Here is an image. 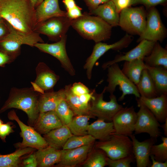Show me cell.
Listing matches in <instances>:
<instances>
[{"label":"cell","mask_w":167,"mask_h":167,"mask_svg":"<svg viewBox=\"0 0 167 167\" xmlns=\"http://www.w3.org/2000/svg\"><path fill=\"white\" fill-rule=\"evenodd\" d=\"M0 16L18 31L25 33L34 32L35 8L30 0H0Z\"/></svg>","instance_id":"obj_1"},{"label":"cell","mask_w":167,"mask_h":167,"mask_svg":"<svg viewBox=\"0 0 167 167\" xmlns=\"http://www.w3.org/2000/svg\"><path fill=\"white\" fill-rule=\"evenodd\" d=\"M41 93L29 88L11 89L8 97L0 109V114L7 110L16 108L27 114L28 125L33 126L39 114V99Z\"/></svg>","instance_id":"obj_2"},{"label":"cell","mask_w":167,"mask_h":167,"mask_svg":"<svg viewBox=\"0 0 167 167\" xmlns=\"http://www.w3.org/2000/svg\"><path fill=\"white\" fill-rule=\"evenodd\" d=\"M71 26L83 38L96 43L108 40L111 35L112 27L99 17L87 13L72 20Z\"/></svg>","instance_id":"obj_3"},{"label":"cell","mask_w":167,"mask_h":167,"mask_svg":"<svg viewBox=\"0 0 167 167\" xmlns=\"http://www.w3.org/2000/svg\"><path fill=\"white\" fill-rule=\"evenodd\" d=\"M9 24V32L0 39V50L8 54L14 60L20 54L22 45L33 47L36 43H44L39 34L34 32L24 33L15 29Z\"/></svg>","instance_id":"obj_4"},{"label":"cell","mask_w":167,"mask_h":167,"mask_svg":"<svg viewBox=\"0 0 167 167\" xmlns=\"http://www.w3.org/2000/svg\"><path fill=\"white\" fill-rule=\"evenodd\" d=\"M107 69L108 85L105 87L106 92L110 94H113L116 87L118 86L122 92V95L118 99V101H123L127 95H134L136 98L140 97L136 86L123 73L117 63L111 65Z\"/></svg>","instance_id":"obj_5"},{"label":"cell","mask_w":167,"mask_h":167,"mask_svg":"<svg viewBox=\"0 0 167 167\" xmlns=\"http://www.w3.org/2000/svg\"><path fill=\"white\" fill-rule=\"evenodd\" d=\"M96 147L103 151L112 160L123 158L132 154V142L129 136L113 133L108 139L96 143Z\"/></svg>","instance_id":"obj_6"},{"label":"cell","mask_w":167,"mask_h":167,"mask_svg":"<svg viewBox=\"0 0 167 167\" xmlns=\"http://www.w3.org/2000/svg\"><path fill=\"white\" fill-rule=\"evenodd\" d=\"M147 13L143 6L125 8L119 13L118 26L127 33L139 36L145 28Z\"/></svg>","instance_id":"obj_7"},{"label":"cell","mask_w":167,"mask_h":167,"mask_svg":"<svg viewBox=\"0 0 167 167\" xmlns=\"http://www.w3.org/2000/svg\"><path fill=\"white\" fill-rule=\"evenodd\" d=\"M106 92L105 87L102 92L97 93L94 89L90 101V112L93 117L105 121H112L114 115L123 107L119 104L116 96L113 94H110V101H106L103 99L104 94Z\"/></svg>","instance_id":"obj_8"},{"label":"cell","mask_w":167,"mask_h":167,"mask_svg":"<svg viewBox=\"0 0 167 167\" xmlns=\"http://www.w3.org/2000/svg\"><path fill=\"white\" fill-rule=\"evenodd\" d=\"M7 118L9 120L17 122L20 128V135L23 140L22 142L14 144L15 148L18 149L29 147L38 150L48 146L43 137L32 126L24 123L20 119L15 110H12L8 113Z\"/></svg>","instance_id":"obj_9"},{"label":"cell","mask_w":167,"mask_h":167,"mask_svg":"<svg viewBox=\"0 0 167 167\" xmlns=\"http://www.w3.org/2000/svg\"><path fill=\"white\" fill-rule=\"evenodd\" d=\"M71 20L67 16L52 17L36 24L33 31L46 36L49 40L57 42L66 35Z\"/></svg>","instance_id":"obj_10"},{"label":"cell","mask_w":167,"mask_h":167,"mask_svg":"<svg viewBox=\"0 0 167 167\" xmlns=\"http://www.w3.org/2000/svg\"><path fill=\"white\" fill-rule=\"evenodd\" d=\"M148 9L145 28L143 33L139 36L137 42H139L145 40L161 42L167 36V29L156 7Z\"/></svg>","instance_id":"obj_11"},{"label":"cell","mask_w":167,"mask_h":167,"mask_svg":"<svg viewBox=\"0 0 167 167\" xmlns=\"http://www.w3.org/2000/svg\"><path fill=\"white\" fill-rule=\"evenodd\" d=\"M133 40V37L126 33L118 41L111 44L101 42L96 43L91 55L87 59L84 66L88 79H91L93 67L97 60L109 50H119L128 47Z\"/></svg>","instance_id":"obj_12"},{"label":"cell","mask_w":167,"mask_h":167,"mask_svg":"<svg viewBox=\"0 0 167 167\" xmlns=\"http://www.w3.org/2000/svg\"><path fill=\"white\" fill-rule=\"evenodd\" d=\"M137 102L139 109L137 112V117L135 126V134L146 133L151 137L156 139L161 134L159 122L147 107L138 101Z\"/></svg>","instance_id":"obj_13"},{"label":"cell","mask_w":167,"mask_h":167,"mask_svg":"<svg viewBox=\"0 0 167 167\" xmlns=\"http://www.w3.org/2000/svg\"><path fill=\"white\" fill-rule=\"evenodd\" d=\"M67 35L63 36L59 41L52 44L37 43L34 46L41 51L48 54L57 59L62 67L70 75L74 76L75 71L67 55L66 45Z\"/></svg>","instance_id":"obj_14"},{"label":"cell","mask_w":167,"mask_h":167,"mask_svg":"<svg viewBox=\"0 0 167 167\" xmlns=\"http://www.w3.org/2000/svg\"><path fill=\"white\" fill-rule=\"evenodd\" d=\"M137 117V112L133 106L123 107L113 118L115 132L130 137L134 131Z\"/></svg>","instance_id":"obj_15"},{"label":"cell","mask_w":167,"mask_h":167,"mask_svg":"<svg viewBox=\"0 0 167 167\" xmlns=\"http://www.w3.org/2000/svg\"><path fill=\"white\" fill-rule=\"evenodd\" d=\"M36 78L31 82L35 90L41 94L53 91V88L59 79L47 65L43 62L39 63L36 68Z\"/></svg>","instance_id":"obj_16"},{"label":"cell","mask_w":167,"mask_h":167,"mask_svg":"<svg viewBox=\"0 0 167 167\" xmlns=\"http://www.w3.org/2000/svg\"><path fill=\"white\" fill-rule=\"evenodd\" d=\"M156 42L144 40L140 41L139 44L130 50L117 55L114 59L106 62L102 66L105 70L111 65L122 61H130L138 59H143L151 53Z\"/></svg>","instance_id":"obj_17"},{"label":"cell","mask_w":167,"mask_h":167,"mask_svg":"<svg viewBox=\"0 0 167 167\" xmlns=\"http://www.w3.org/2000/svg\"><path fill=\"white\" fill-rule=\"evenodd\" d=\"M93 143L70 149H62L58 167H72L83 163L92 150Z\"/></svg>","instance_id":"obj_18"},{"label":"cell","mask_w":167,"mask_h":167,"mask_svg":"<svg viewBox=\"0 0 167 167\" xmlns=\"http://www.w3.org/2000/svg\"><path fill=\"white\" fill-rule=\"evenodd\" d=\"M132 142L133 153L137 167H150V152L152 146L156 139L151 137L142 142L139 141L133 134L130 136Z\"/></svg>","instance_id":"obj_19"},{"label":"cell","mask_w":167,"mask_h":167,"mask_svg":"<svg viewBox=\"0 0 167 167\" xmlns=\"http://www.w3.org/2000/svg\"><path fill=\"white\" fill-rule=\"evenodd\" d=\"M136 98L137 101L150 110L159 122H164L167 118V94H163L152 98L140 96Z\"/></svg>","instance_id":"obj_20"},{"label":"cell","mask_w":167,"mask_h":167,"mask_svg":"<svg viewBox=\"0 0 167 167\" xmlns=\"http://www.w3.org/2000/svg\"><path fill=\"white\" fill-rule=\"evenodd\" d=\"M36 25L49 18L67 16L66 12L61 10L58 0H44L35 8Z\"/></svg>","instance_id":"obj_21"},{"label":"cell","mask_w":167,"mask_h":167,"mask_svg":"<svg viewBox=\"0 0 167 167\" xmlns=\"http://www.w3.org/2000/svg\"><path fill=\"white\" fill-rule=\"evenodd\" d=\"M63 124L54 110L40 113L33 127L41 135L45 134Z\"/></svg>","instance_id":"obj_22"},{"label":"cell","mask_w":167,"mask_h":167,"mask_svg":"<svg viewBox=\"0 0 167 167\" xmlns=\"http://www.w3.org/2000/svg\"><path fill=\"white\" fill-rule=\"evenodd\" d=\"M88 14L99 17L112 27L118 26L119 13L112 0L90 11Z\"/></svg>","instance_id":"obj_23"},{"label":"cell","mask_w":167,"mask_h":167,"mask_svg":"<svg viewBox=\"0 0 167 167\" xmlns=\"http://www.w3.org/2000/svg\"><path fill=\"white\" fill-rule=\"evenodd\" d=\"M65 97L64 88L57 91L53 90L41 94L38 103L39 112L55 110L58 104Z\"/></svg>","instance_id":"obj_24"},{"label":"cell","mask_w":167,"mask_h":167,"mask_svg":"<svg viewBox=\"0 0 167 167\" xmlns=\"http://www.w3.org/2000/svg\"><path fill=\"white\" fill-rule=\"evenodd\" d=\"M73 135L67 126L63 125L44 135L43 137L48 146L60 149L62 148L68 139Z\"/></svg>","instance_id":"obj_25"},{"label":"cell","mask_w":167,"mask_h":167,"mask_svg":"<svg viewBox=\"0 0 167 167\" xmlns=\"http://www.w3.org/2000/svg\"><path fill=\"white\" fill-rule=\"evenodd\" d=\"M61 150L48 146L35 152L38 167H51L59 161Z\"/></svg>","instance_id":"obj_26"},{"label":"cell","mask_w":167,"mask_h":167,"mask_svg":"<svg viewBox=\"0 0 167 167\" xmlns=\"http://www.w3.org/2000/svg\"><path fill=\"white\" fill-rule=\"evenodd\" d=\"M114 132L112 121L106 122L104 120L100 119L89 124L88 130V134L92 135L96 140L99 141L108 139Z\"/></svg>","instance_id":"obj_27"},{"label":"cell","mask_w":167,"mask_h":167,"mask_svg":"<svg viewBox=\"0 0 167 167\" xmlns=\"http://www.w3.org/2000/svg\"><path fill=\"white\" fill-rule=\"evenodd\" d=\"M71 84L66 85L64 88L65 100L69 107L75 115L92 116L90 112V103L85 104L83 103L80 101L79 97L72 92L71 89Z\"/></svg>","instance_id":"obj_28"},{"label":"cell","mask_w":167,"mask_h":167,"mask_svg":"<svg viewBox=\"0 0 167 167\" xmlns=\"http://www.w3.org/2000/svg\"><path fill=\"white\" fill-rule=\"evenodd\" d=\"M143 60L148 66H161L167 69V50L158 42H156L150 54L145 57Z\"/></svg>","instance_id":"obj_29"},{"label":"cell","mask_w":167,"mask_h":167,"mask_svg":"<svg viewBox=\"0 0 167 167\" xmlns=\"http://www.w3.org/2000/svg\"><path fill=\"white\" fill-rule=\"evenodd\" d=\"M146 69L143 59L125 61L121 69L123 73L135 85L139 83L143 71Z\"/></svg>","instance_id":"obj_30"},{"label":"cell","mask_w":167,"mask_h":167,"mask_svg":"<svg viewBox=\"0 0 167 167\" xmlns=\"http://www.w3.org/2000/svg\"><path fill=\"white\" fill-rule=\"evenodd\" d=\"M36 149L31 147L16 149L14 152L0 155V167L21 166L24 156L34 152Z\"/></svg>","instance_id":"obj_31"},{"label":"cell","mask_w":167,"mask_h":167,"mask_svg":"<svg viewBox=\"0 0 167 167\" xmlns=\"http://www.w3.org/2000/svg\"><path fill=\"white\" fill-rule=\"evenodd\" d=\"M146 69L154 82L158 96L167 94V69L161 66L151 67L147 65Z\"/></svg>","instance_id":"obj_32"},{"label":"cell","mask_w":167,"mask_h":167,"mask_svg":"<svg viewBox=\"0 0 167 167\" xmlns=\"http://www.w3.org/2000/svg\"><path fill=\"white\" fill-rule=\"evenodd\" d=\"M136 86L141 96L152 98L158 96L154 82L147 69L143 71L139 81Z\"/></svg>","instance_id":"obj_33"},{"label":"cell","mask_w":167,"mask_h":167,"mask_svg":"<svg viewBox=\"0 0 167 167\" xmlns=\"http://www.w3.org/2000/svg\"><path fill=\"white\" fill-rule=\"evenodd\" d=\"M93 118L90 115H76L67 125L71 134L75 135L88 134V130L90 118Z\"/></svg>","instance_id":"obj_34"},{"label":"cell","mask_w":167,"mask_h":167,"mask_svg":"<svg viewBox=\"0 0 167 167\" xmlns=\"http://www.w3.org/2000/svg\"><path fill=\"white\" fill-rule=\"evenodd\" d=\"M92 154L83 163L85 167H104L107 165V159L108 157L102 150L96 147Z\"/></svg>","instance_id":"obj_35"},{"label":"cell","mask_w":167,"mask_h":167,"mask_svg":"<svg viewBox=\"0 0 167 167\" xmlns=\"http://www.w3.org/2000/svg\"><path fill=\"white\" fill-rule=\"evenodd\" d=\"M95 140L96 139L89 134L79 136L73 135L67 140L62 149H72L94 143Z\"/></svg>","instance_id":"obj_36"},{"label":"cell","mask_w":167,"mask_h":167,"mask_svg":"<svg viewBox=\"0 0 167 167\" xmlns=\"http://www.w3.org/2000/svg\"><path fill=\"white\" fill-rule=\"evenodd\" d=\"M54 111L63 125L67 126L71 122L75 115L65 98L60 102Z\"/></svg>","instance_id":"obj_37"},{"label":"cell","mask_w":167,"mask_h":167,"mask_svg":"<svg viewBox=\"0 0 167 167\" xmlns=\"http://www.w3.org/2000/svg\"><path fill=\"white\" fill-rule=\"evenodd\" d=\"M161 139L162 143L152 146L150 156L156 161L164 162L167 160V137L162 136Z\"/></svg>","instance_id":"obj_38"},{"label":"cell","mask_w":167,"mask_h":167,"mask_svg":"<svg viewBox=\"0 0 167 167\" xmlns=\"http://www.w3.org/2000/svg\"><path fill=\"white\" fill-rule=\"evenodd\" d=\"M135 161L133 154L116 160L107 159V165L110 167H131V164Z\"/></svg>","instance_id":"obj_39"},{"label":"cell","mask_w":167,"mask_h":167,"mask_svg":"<svg viewBox=\"0 0 167 167\" xmlns=\"http://www.w3.org/2000/svg\"><path fill=\"white\" fill-rule=\"evenodd\" d=\"M15 126L13 123L11 122L3 123L0 126V139L3 142H6V137L14 132L13 129Z\"/></svg>","instance_id":"obj_40"},{"label":"cell","mask_w":167,"mask_h":167,"mask_svg":"<svg viewBox=\"0 0 167 167\" xmlns=\"http://www.w3.org/2000/svg\"><path fill=\"white\" fill-rule=\"evenodd\" d=\"M71 89L74 94L79 96L91 91L86 86L80 82L74 83L71 85Z\"/></svg>","instance_id":"obj_41"},{"label":"cell","mask_w":167,"mask_h":167,"mask_svg":"<svg viewBox=\"0 0 167 167\" xmlns=\"http://www.w3.org/2000/svg\"><path fill=\"white\" fill-rule=\"evenodd\" d=\"M167 2V0H135V5L141 4L148 9L159 5H165Z\"/></svg>","instance_id":"obj_42"},{"label":"cell","mask_w":167,"mask_h":167,"mask_svg":"<svg viewBox=\"0 0 167 167\" xmlns=\"http://www.w3.org/2000/svg\"><path fill=\"white\" fill-rule=\"evenodd\" d=\"M119 13L123 9L135 5V0H112Z\"/></svg>","instance_id":"obj_43"},{"label":"cell","mask_w":167,"mask_h":167,"mask_svg":"<svg viewBox=\"0 0 167 167\" xmlns=\"http://www.w3.org/2000/svg\"><path fill=\"white\" fill-rule=\"evenodd\" d=\"M37 162L35 152L29 154L25 158L23 159L21 166L24 167H36Z\"/></svg>","instance_id":"obj_44"},{"label":"cell","mask_w":167,"mask_h":167,"mask_svg":"<svg viewBox=\"0 0 167 167\" xmlns=\"http://www.w3.org/2000/svg\"><path fill=\"white\" fill-rule=\"evenodd\" d=\"M82 8L77 5L75 7L67 10V17L71 20L76 19L83 15Z\"/></svg>","instance_id":"obj_45"},{"label":"cell","mask_w":167,"mask_h":167,"mask_svg":"<svg viewBox=\"0 0 167 167\" xmlns=\"http://www.w3.org/2000/svg\"><path fill=\"white\" fill-rule=\"evenodd\" d=\"M9 32V24L0 16V39L7 35Z\"/></svg>","instance_id":"obj_46"},{"label":"cell","mask_w":167,"mask_h":167,"mask_svg":"<svg viewBox=\"0 0 167 167\" xmlns=\"http://www.w3.org/2000/svg\"><path fill=\"white\" fill-rule=\"evenodd\" d=\"M110 0H84L90 11L94 9L99 5Z\"/></svg>","instance_id":"obj_47"},{"label":"cell","mask_w":167,"mask_h":167,"mask_svg":"<svg viewBox=\"0 0 167 167\" xmlns=\"http://www.w3.org/2000/svg\"><path fill=\"white\" fill-rule=\"evenodd\" d=\"M14 60L8 54L0 50V67L3 66L5 64L9 63Z\"/></svg>","instance_id":"obj_48"},{"label":"cell","mask_w":167,"mask_h":167,"mask_svg":"<svg viewBox=\"0 0 167 167\" xmlns=\"http://www.w3.org/2000/svg\"><path fill=\"white\" fill-rule=\"evenodd\" d=\"M94 90V89L89 93L84 94L79 96L80 101L84 104H89L92 98Z\"/></svg>","instance_id":"obj_49"},{"label":"cell","mask_w":167,"mask_h":167,"mask_svg":"<svg viewBox=\"0 0 167 167\" xmlns=\"http://www.w3.org/2000/svg\"><path fill=\"white\" fill-rule=\"evenodd\" d=\"M152 161L150 167H167V160L164 162L158 161L155 160L152 156H150Z\"/></svg>","instance_id":"obj_50"},{"label":"cell","mask_w":167,"mask_h":167,"mask_svg":"<svg viewBox=\"0 0 167 167\" xmlns=\"http://www.w3.org/2000/svg\"><path fill=\"white\" fill-rule=\"evenodd\" d=\"M62 2L66 10L71 9L77 5L74 0H63Z\"/></svg>","instance_id":"obj_51"},{"label":"cell","mask_w":167,"mask_h":167,"mask_svg":"<svg viewBox=\"0 0 167 167\" xmlns=\"http://www.w3.org/2000/svg\"><path fill=\"white\" fill-rule=\"evenodd\" d=\"M164 123L161 125V127L164 131V135L165 137H167V118L166 119Z\"/></svg>","instance_id":"obj_52"},{"label":"cell","mask_w":167,"mask_h":167,"mask_svg":"<svg viewBox=\"0 0 167 167\" xmlns=\"http://www.w3.org/2000/svg\"><path fill=\"white\" fill-rule=\"evenodd\" d=\"M38 0H30L32 6L35 8Z\"/></svg>","instance_id":"obj_53"},{"label":"cell","mask_w":167,"mask_h":167,"mask_svg":"<svg viewBox=\"0 0 167 167\" xmlns=\"http://www.w3.org/2000/svg\"><path fill=\"white\" fill-rule=\"evenodd\" d=\"M44 0H38L36 5L35 8L39 5Z\"/></svg>","instance_id":"obj_54"},{"label":"cell","mask_w":167,"mask_h":167,"mask_svg":"<svg viewBox=\"0 0 167 167\" xmlns=\"http://www.w3.org/2000/svg\"><path fill=\"white\" fill-rule=\"evenodd\" d=\"M3 123V121L0 118V126Z\"/></svg>","instance_id":"obj_55"}]
</instances>
